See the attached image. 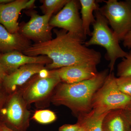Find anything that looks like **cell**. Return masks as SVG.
Instances as JSON below:
<instances>
[{
	"label": "cell",
	"instance_id": "obj_1",
	"mask_svg": "<svg viewBox=\"0 0 131 131\" xmlns=\"http://www.w3.org/2000/svg\"><path fill=\"white\" fill-rule=\"evenodd\" d=\"M56 37L42 43H35L23 53L30 56H47L51 63L46 65L49 70L80 64L97 65L101 55L100 52L85 46L79 37L65 30H54Z\"/></svg>",
	"mask_w": 131,
	"mask_h": 131
},
{
	"label": "cell",
	"instance_id": "obj_2",
	"mask_svg": "<svg viewBox=\"0 0 131 131\" xmlns=\"http://www.w3.org/2000/svg\"><path fill=\"white\" fill-rule=\"evenodd\" d=\"M109 70L106 69L98 72L95 77L79 82L69 84L61 82L55 89L52 102L67 107L77 117L90 112L93 96L104 83Z\"/></svg>",
	"mask_w": 131,
	"mask_h": 131
},
{
	"label": "cell",
	"instance_id": "obj_3",
	"mask_svg": "<svg viewBox=\"0 0 131 131\" xmlns=\"http://www.w3.org/2000/svg\"><path fill=\"white\" fill-rule=\"evenodd\" d=\"M95 21L93 25L91 37L89 40L83 43L87 47L98 45L104 47L106 51V59L110 62L108 67L110 73L113 72L116 61L119 58H124L127 53L124 51L119 44V41L110 28L106 18L99 12H94Z\"/></svg>",
	"mask_w": 131,
	"mask_h": 131
},
{
	"label": "cell",
	"instance_id": "obj_4",
	"mask_svg": "<svg viewBox=\"0 0 131 131\" xmlns=\"http://www.w3.org/2000/svg\"><path fill=\"white\" fill-rule=\"evenodd\" d=\"M113 72L109 73L104 83L96 91L92 99V110L96 115L103 114L112 110L124 109L131 98L118 88Z\"/></svg>",
	"mask_w": 131,
	"mask_h": 131
},
{
	"label": "cell",
	"instance_id": "obj_5",
	"mask_svg": "<svg viewBox=\"0 0 131 131\" xmlns=\"http://www.w3.org/2000/svg\"><path fill=\"white\" fill-rule=\"evenodd\" d=\"M105 4L99 12L110 25L119 41L131 30V0L103 1Z\"/></svg>",
	"mask_w": 131,
	"mask_h": 131
},
{
	"label": "cell",
	"instance_id": "obj_6",
	"mask_svg": "<svg viewBox=\"0 0 131 131\" xmlns=\"http://www.w3.org/2000/svg\"><path fill=\"white\" fill-rule=\"evenodd\" d=\"M61 82L56 70H50L49 75H35L20 90L27 105L43 100L51 94Z\"/></svg>",
	"mask_w": 131,
	"mask_h": 131
},
{
	"label": "cell",
	"instance_id": "obj_7",
	"mask_svg": "<svg viewBox=\"0 0 131 131\" xmlns=\"http://www.w3.org/2000/svg\"><path fill=\"white\" fill-rule=\"evenodd\" d=\"M80 8L79 1L69 0L58 13L51 17L49 24L53 28H61L76 35L84 42L86 36L84 33L79 12Z\"/></svg>",
	"mask_w": 131,
	"mask_h": 131
},
{
	"label": "cell",
	"instance_id": "obj_8",
	"mask_svg": "<svg viewBox=\"0 0 131 131\" xmlns=\"http://www.w3.org/2000/svg\"><path fill=\"white\" fill-rule=\"evenodd\" d=\"M27 13L30 17V20L20 28L19 32L35 43H42L52 39L51 30L53 27L49 24L52 15H40L35 11H29Z\"/></svg>",
	"mask_w": 131,
	"mask_h": 131
},
{
	"label": "cell",
	"instance_id": "obj_9",
	"mask_svg": "<svg viewBox=\"0 0 131 131\" xmlns=\"http://www.w3.org/2000/svg\"><path fill=\"white\" fill-rule=\"evenodd\" d=\"M27 105L19 90L9 98L5 110L7 122L19 131L25 129L29 124L30 113Z\"/></svg>",
	"mask_w": 131,
	"mask_h": 131
},
{
	"label": "cell",
	"instance_id": "obj_10",
	"mask_svg": "<svg viewBox=\"0 0 131 131\" xmlns=\"http://www.w3.org/2000/svg\"><path fill=\"white\" fill-rule=\"evenodd\" d=\"M35 2L34 0H13L8 3L0 5V24L10 33L19 32V15L23 9L32 7Z\"/></svg>",
	"mask_w": 131,
	"mask_h": 131
},
{
	"label": "cell",
	"instance_id": "obj_11",
	"mask_svg": "<svg viewBox=\"0 0 131 131\" xmlns=\"http://www.w3.org/2000/svg\"><path fill=\"white\" fill-rule=\"evenodd\" d=\"M0 62L7 73H10L26 64L37 63L47 65L51 63V61L47 56H30L21 52L14 51L0 54Z\"/></svg>",
	"mask_w": 131,
	"mask_h": 131
},
{
	"label": "cell",
	"instance_id": "obj_12",
	"mask_svg": "<svg viewBox=\"0 0 131 131\" xmlns=\"http://www.w3.org/2000/svg\"><path fill=\"white\" fill-rule=\"evenodd\" d=\"M96 66L87 64L63 67L56 70L62 82L71 84L95 77L98 73Z\"/></svg>",
	"mask_w": 131,
	"mask_h": 131
},
{
	"label": "cell",
	"instance_id": "obj_13",
	"mask_svg": "<svg viewBox=\"0 0 131 131\" xmlns=\"http://www.w3.org/2000/svg\"><path fill=\"white\" fill-rule=\"evenodd\" d=\"M45 68L44 65L40 64L23 66L7 75L3 83L7 90L15 91L18 87L24 86L32 77L39 74Z\"/></svg>",
	"mask_w": 131,
	"mask_h": 131
},
{
	"label": "cell",
	"instance_id": "obj_14",
	"mask_svg": "<svg viewBox=\"0 0 131 131\" xmlns=\"http://www.w3.org/2000/svg\"><path fill=\"white\" fill-rule=\"evenodd\" d=\"M31 45L30 40L21 33H10L0 24V54L14 51L23 52Z\"/></svg>",
	"mask_w": 131,
	"mask_h": 131
},
{
	"label": "cell",
	"instance_id": "obj_15",
	"mask_svg": "<svg viewBox=\"0 0 131 131\" xmlns=\"http://www.w3.org/2000/svg\"><path fill=\"white\" fill-rule=\"evenodd\" d=\"M131 127L122 109L108 112L102 123L103 131H130Z\"/></svg>",
	"mask_w": 131,
	"mask_h": 131
},
{
	"label": "cell",
	"instance_id": "obj_16",
	"mask_svg": "<svg viewBox=\"0 0 131 131\" xmlns=\"http://www.w3.org/2000/svg\"><path fill=\"white\" fill-rule=\"evenodd\" d=\"M83 28L85 35L91 36L90 26L95 21L93 12L99 10V1L96 0H80Z\"/></svg>",
	"mask_w": 131,
	"mask_h": 131
},
{
	"label": "cell",
	"instance_id": "obj_17",
	"mask_svg": "<svg viewBox=\"0 0 131 131\" xmlns=\"http://www.w3.org/2000/svg\"><path fill=\"white\" fill-rule=\"evenodd\" d=\"M108 112L97 115L91 110L90 112L78 116L77 122L84 128L85 131H103V120Z\"/></svg>",
	"mask_w": 131,
	"mask_h": 131
},
{
	"label": "cell",
	"instance_id": "obj_18",
	"mask_svg": "<svg viewBox=\"0 0 131 131\" xmlns=\"http://www.w3.org/2000/svg\"><path fill=\"white\" fill-rule=\"evenodd\" d=\"M69 0H42V5L40 7L44 15H52L54 13L61 10Z\"/></svg>",
	"mask_w": 131,
	"mask_h": 131
},
{
	"label": "cell",
	"instance_id": "obj_19",
	"mask_svg": "<svg viewBox=\"0 0 131 131\" xmlns=\"http://www.w3.org/2000/svg\"><path fill=\"white\" fill-rule=\"evenodd\" d=\"M32 119L40 124H46L55 121L57 119V116L56 114L51 110H39L35 112Z\"/></svg>",
	"mask_w": 131,
	"mask_h": 131
},
{
	"label": "cell",
	"instance_id": "obj_20",
	"mask_svg": "<svg viewBox=\"0 0 131 131\" xmlns=\"http://www.w3.org/2000/svg\"><path fill=\"white\" fill-rule=\"evenodd\" d=\"M117 76H131V50L117 66Z\"/></svg>",
	"mask_w": 131,
	"mask_h": 131
},
{
	"label": "cell",
	"instance_id": "obj_21",
	"mask_svg": "<svg viewBox=\"0 0 131 131\" xmlns=\"http://www.w3.org/2000/svg\"><path fill=\"white\" fill-rule=\"evenodd\" d=\"M115 81L119 89L131 98V76L116 77Z\"/></svg>",
	"mask_w": 131,
	"mask_h": 131
},
{
	"label": "cell",
	"instance_id": "obj_22",
	"mask_svg": "<svg viewBox=\"0 0 131 131\" xmlns=\"http://www.w3.org/2000/svg\"><path fill=\"white\" fill-rule=\"evenodd\" d=\"M79 123L74 124H65L59 127V131H77L81 128Z\"/></svg>",
	"mask_w": 131,
	"mask_h": 131
},
{
	"label": "cell",
	"instance_id": "obj_23",
	"mask_svg": "<svg viewBox=\"0 0 131 131\" xmlns=\"http://www.w3.org/2000/svg\"><path fill=\"white\" fill-rule=\"evenodd\" d=\"M122 110L124 116L131 126V101L130 103Z\"/></svg>",
	"mask_w": 131,
	"mask_h": 131
},
{
	"label": "cell",
	"instance_id": "obj_24",
	"mask_svg": "<svg viewBox=\"0 0 131 131\" xmlns=\"http://www.w3.org/2000/svg\"><path fill=\"white\" fill-rule=\"evenodd\" d=\"M122 41L124 47L128 49H131V30L125 35Z\"/></svg>",
	"mask_w": 131,
	"mask_h": 131
},
{
	"label": "cell",
	"instance_id": "obj_25",
	"mask_svg": "<svg viewBox=\"0 0 131 131\" xmlns=\"http://www.w3.org/2000/svg\"><path fill=\"white\" fill-rule=\"evenodd\" d=\"M7 74V73L0 62V84L3 82L5 77Z\"/></svg>",
	"mask_w": 131,
	"mask_h": 131
},
{
	"label": "cell",
	"instance_id": "obj_26",
	"mask_svg": "<svg viewBox=\"0 0 131 131\" xmlns=\"http://www.w3.org/2000/svg\"><path fill=\"white\" fill-rule=\"evenodd\" d=\"M0 127L1 128L2 131H15L14 130H13L11 129V128L8 127L7 126L5 125H2Z\"/></svg>",
	"mask_w": 131,
	"mask_h": 131
},
{
	"label": "cell",
	"instance_id": "obj_27",
	"mask_svg": "<svg viewBox=\"0 0 131 131\" xmlns=\"http://www.w3.org/2000/svg\"><path fill=\"white\" fill-rule=\"evenodd\" d=\"M13 0H0V5L6 4L11 2Z\"/></svg>",
	"mask_w": 131,
	"mask_h": 131
},
{
	"label": "cell",
	"instance_id": "obj_28",
	"mask_svg": "<svg viewBox=\"0 0 131 131\" xmlns=\"http://www.w3.org/2000/svg\"><path fill=\"white\" fill-rule=\"evenodd\" d=\"M3 100V97L2 94V93H1V91H0V109H1L2 105Z\"/></svg>",
	"mask_w": 131,
	"mask_h": 131
},
{
	"label": "cell",
	"instance_id": "obj_29",
	"mask_svg": "<svg viewBox=\"0 0 131 131\" xmlns=\"http://www.w3.org/2000/svg\"><path fill=\"white\" fill-rule=\"evenodd\" d=\"M77 131H85V130H84V128L82 126H81V128Z\"/></svg>",
	"mask_w": 131,
	"mask_h": 131
},
{
	"label": "cell",
	"instance_id": "obj_30",
	"mask_svg": "<svg viewBox=\"0 0 131 131\" xmlns=\"http://www.w3.org/2000/svg\"><path fill=\"white\" fill-rule=\"evenodd\" d=\"M0 131H2V129L1 128V127H0Z\"/></svg>",
	"mask_w": 131,
	"mask_h": 131
},
{
	"label": "cell",
	"instance_id": "obj_31",
	"mask_svg": "<svg viewBox=\"0 0 131 131\" xmlns=\"http://www.w3.org/2000/svg\"><path fill=\"white\" fill-rule=\"evenodd\" d=\"M130 131H131V128H130Z\"/></svg>",
	"mask_w": 131,
	"mask_h": 131
}]
</instances>
